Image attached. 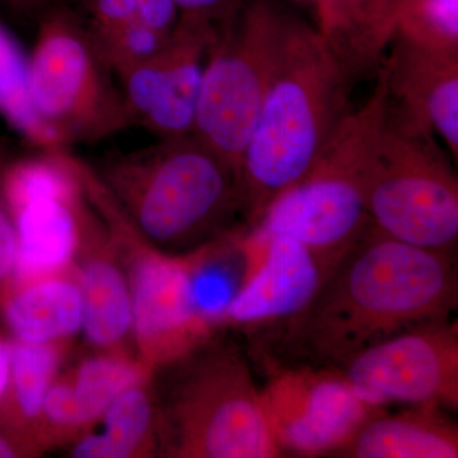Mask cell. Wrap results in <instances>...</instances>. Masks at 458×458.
I'll return each mask as SVG.
<instances>
[{"label":"cell","mask_w":458,"mask_h":458,"mask_svg":"<svg viewBox=\"0 0 458 458\" xmlns=\"http://www.w3.org/2000/svg\"><path fill=\"white\" fill-rule=\"evenodd\" d=\"M84 185L117 241L131 283L132 343L155 373L216 334L192 300L185 254L161 251L143 240L120 212L93 165L84 164Z\"/></svg>","instance_id":"9c48e42d"},{"label":"cell","mask_w":458,"mask_h":458,"mask_svg":"<svg viewBox=\"0 0 458 458\" xmlns=\"http://www.w3.org/2000/svg\"><path fill=\"white\" fill-rule=\"evenodd\" d=\"M0 318L14 342L71 344L83 328V295L75 264L41 278L12 280L0 294Z\"/></svg>","instance_id":"2e32d148"},{"label":"cell","mask_w":458,"mask_h":458,"mask_svg":"<svg viewBox=\"0 0 458 458\" xmlns=\"http://www.w3.org/2000/svg\"><path fill=\"white\" fill-rule=\"evenodd\" d=\"M2 2L14 11L31 13V12L47 11L54 5L64 4L65 0H2Z\"/></svg>","instance_id":"4dcf8cb0"},{"label":"cell","mask_w":458,"mask_h":458,"mask_svg":"<svg viewBox=\"0 0 458 458\" xmlns=\"http://www.w3.org/2000/svg\"><path fill=\"white\" fill-rule=\"evenodd\" d=\"M181 18L179 5L174 0H138L137 21L149 29L171 35Z\"/></svg>","instance_id":"83f0119b"},{"label":"cell","mask_w":458,"mask_h":458,"mask_svg":"<svg viewBox=\"0 0 458 458\" xmlns=\"http://www.w3.org/2000/svg\"><path fill=\"white\" fill-rule=\"evenodd\" d=\"M358 179L377 229L409 245L457 258L456 172L436 135L396 106L386 86Z\"/></svg>","instance_id":"5b68a950"},{"label":"cell","mask_w":458,"mask_h":458,"mask_svg":"<svg viewBox=\"0 0 458 458\" xmlns=\"http://www.w3.org/2000/svg\"><path fill=\"white\" fill-rule=\"evenodd\" d=\"M218 27L181 14L161 50L114 75L132 126L157 140L194 134L205 64Z\"/></svg>","instance_id":"7c38bea8"},{"label":"cell","mask_w":458,"mask_h":458,"mask_svg":"<svg viewBox=\"0 0 458 458\" xmlns=\"http://www.w3.org/2000/svg\"><path fill=\"white\" fill-rule=\"evenodd\" d=\"M9 369H11V339L0 330V399L7 387Z\"/></svg>","instance_id":"1f68e13d"},{"label":"cell","mask_w":458,"mask_h":458,"mask_svg":"<svg viewBox=\"0 0 458 458\" xmlns=\"http://www.w3.org/2000/svg\"><path fill=\"white\" fill-rule=\"evenodd\" d=\"M93 168L137 233L167 254H188L246 225L237 171L197 134L114 153Z\"/></svg>","instance_id":"7a4b0ae2"},{"label":"cell","mask_w":458,"mask_h":458,"mask_svg":"<svg viewBox=\"0 0 458 458\" xmlns=\"http://www.w3.org/2000/svg\"><path fill=\"white\" fill-rule=\"evenodd\" d=\"M138 0H83V20L92 32L137 21Z\"/></svg>","instance_id":"d4e9b609"},{"label":"cell","mask_w":458,"mask_h":458,"mask_svg":"<svg viewBox=\"0 0 458 458\" xmlns=\"http://www.w3.org/2000/svg\"><path fill=\"white\" fill-rule=\"evenodd\" d=\"M0 120L32 150H65L38 119L30 89L29 53L0 18Z\"/></svg>","instance_id":"ffe728a7"},{"label":"cell","mask_w":458,"mask_h":458,"mask_svg":"<svg viewBox=\"0 0 458 458\" xmlns=\"http://www.w3.org/2000/svg\"><path fill=\"white\" fill-rule=\"evenodd\" d=\"M3 162H0L2 171ZM18 236L16 223L11 212L0 179V294L12 282L16 270Z\"/></svg>","instance_id":"484cf974"},{"label":"cell","mask_w":458,"mask_h":458,"mask_svg":"<svg viewBox=\"0 0 458 458\" xmlns=\"http://www.w3.org/2000/svg\"><path fill=\"white\" fill-rule=\"evenodd\" d=\"M75 267L82 289V331L87 342L95 352L135 354L128 270L122 250L96 205Z\"/></svg>","instance_id":"5bb4252c"},{"label":"cell","mask_w":458,"mask_h":458,"mask_svg":"<svg viewBox=\"0 0 458 458\" xmlns=\"http://www.w3.org/2000/svg\"><path fill=\"white\" fill-rule=\"evenodd\" d=\"M183 16L201 18L221 26L236 16L245 0H174Z\"/></svg>","instance_id":"f1b7e54d"},{"label":"cell","mask_w":458,"mask_h":458,"mask_svg":"<svg viewBox=\"0 0 458 458\" xmlns=\"http://www.w3.org/2000/svg\"><path fill=\"white\" fill-rule=\"evenodd\" d=\"M330 457L457 458L458 426L450 411L434 406L387 410L367 420Z\"/></svg>","instance_id":"e0dca14e"},{"label":"cell","mask_w":458,"mask_h":458,"mask_svg":"<svg viewBox=\"0 0 458 458\" xmlns=\"http://www.w3.org/2000/svg\"><path fill=\"white\" fill-rule=\"evenodd\" d=\"M65 373L86 433L125 388L155 375L137 355L108 352H95Z\"/></svg>","instance_id":"44dd1931"},{"label":"cell","mask_w":458,"mask_h":458,"mask_svg":"<svg viewBox=\"0 0 458 458\" xmlns=\"http://www.w3.org/2000/svg\"><path fill=\"white\" fill-rule=\"evenodd\" d=\"M384 95V82L377 77L367 101L344 117L311 171L267 205L249 228L251 236L293 238L327 271L363 236L372 221L358 167Z\"/></svg>","instance_id":"52a82bcc"},{"label":"cell","mask_w":458,"mask_h":458,"mask_svg":"<svg viewBox=\"0 0 458 458\" xmlns=\"http://www.w3.org/2000/svg\"><path fill=\"white\" fill-rule=\"evenodd\" d=\"M378 73L388 98L441 138L458 158V53L415 47L394 38Z\"/></svg>","instance_id":"9a60e30c"},{"label":"cell","mask_w":458,"mask_h":458,"mask_svg":"<svg viewBox=\"0 0 458 458\" xmlns=\"http://www.w3.org/2000/svg\"><path fill=\"white\" fill-rule=\"evenodd\" d=\"M307 2H310L311 4H313V0H307Z\"/></svg>","instance_id":"d6a6232c"},{"label":"cell","mask_w":458,"mask_h":458,"mask_svg":"<svg viewBox=\"0 0 458 458\" xmlns=\"http://www.w3.org/2000/svg\"><path fill=\"white\" fill-rule=\"evenodd\" d=\"M69 344H27L11 340V369L0 399V420L40 451L32 441L33 428L54 379L59 375Z\"/></svg>","instance_id":"d6986e66"},{"label":"cell","mask_w":458,"mask_h":458,"mask_svg":"<svg viewBox=\"0 0 458 458\" xmlns=\"http://www.w3.org/2000/svg\"><path fill=\"white\" fill-rule=\"evenodd\" d=\"M458 309L457 258L370 225L301 311L261 327L264 361L340 369L355 355Z\"/></svg>","instance_id":"6da1fadb"},{"label":"cell","mask_w":458,"mask_h":458,"mask_svg":"<svg viewBox=\"0 0 458 458\" xmlns=\"http://www.w3.org/2000/svg\"><path fill=\"white\" fill-rule=\"evenodd\" d=\"M246 238L264 252L223 311L222 327L261 328L291 318L310 302L327 274L318 256L293 238Z\"/></svg>","instance_id":"4fadbf2b"},{"label":"cell","mask_w":458,"mask_h":458,"mask_svg":"<svg viewBox=\"0 0 458 458\" xmlns=\"http://www.w3.org/2000/svg\"><path fill=\"white\" fill-rule=\"evenodd\" d=\"M318 30L352 81L378 72L369 45L373 0H313Z\"/></svg>","instance_id":"7402d4cb"},{"label":"cell","mask_w":458,"mask_h":458,"mask_svg":"<svg viewBox=\"0 0 458 458\" xmlns=\"http://www.w3.org/2000/svg\"><path fill=\"white\" fill-rule=\"evenodd\" d=\"M403 0H373L369 25V45L373 56L382 64L386 51L394 38V22Z\"/></svg>","instance_id":"4316f807"},{"label":"cell","mask_w":458,"mask_h":458,"mask_svg":"<svg viewBox=\"0 0 458 458\" xmlns=\"http://www.w3.org/2000/svg\"><path fill=\"white\" fill-rule=\"evenodd\" d=\"M352 84L318 27L294 17L241 161L247 228L311 171L351 111Z\"/></svg>","instance_id":"3957f363"},{"label":"cell","mask_w":458,"mask_h":458,"mask_svg":"<svg viewBox=\"0 0 458 458\" xmlns=\"http://www.w3.org/2000/svg\"><path fill=\"white\" fill-rule=\"evenodd\" d=\"M367 399L458 411V324L428 322L376 344L337 369Z\"/></svg>","instance_id":"8fae6325"},{"label":"cell","mask_w":458,"mask_h":458,"mask_svg":"<svg viewBox=\"0 0 458 458\" xmlns=\"http://www.w3.org/2000/svg\"><path fill=\"white\" fill-rule=\"evenodd\" d=\"M90 33L102 59L113 71L114 75L155 55L157 51L165 47L172 35H162L138 21L106 31Z\"/></svg>","instance_id":"cb8c5ba5"},{"label":"cell","mask_w":458,"mask_h":458,"mask_svg":"<svg viewBox=\"0 0 458 458\" xmlns=\"http://www.w3.org/2000/svg\"><path fill=\"white\" fill-rule=\"evenodd\" d=\"M294 17L267 0L245 3L218 27L205 64L194 134L240 165Z\"/></svg>","instance_id":"ba28073f"},{"label":"cell","mask_w":458,"mask_h":458,"mask_svg":"<svg viewBox=\"0 0 458 458\" xmlns=\"http://www.w3.org/2000/svg\"><path fill=\"white\" fill-rule=\"evenodd\" d=\"M394 38L424 49L458 53V0H403Z\"/></svg>","instance_id":"603a6c76"},{"label":"cell","mask_w":458,"mask_h":458,"mask_svg":"<svg viewBox=\"0 0 458 458\" xmlns=\"http://www.w3.org/2000/svg\"><path fill=\"white\" fill-rule=\"evenodd\" d=\"M265 366L262 406L283 456L330 457L386 410L355 390L340 370L271 361Z\"/></svg>","instance_id":"30bf717a"},{"label":"cell","mask_w":458,"mask_h":458,"mask_svg":"<svg viewBox=\"0 0 458 458\" xmlns=\"http://www.w3.org/2000/svg\"><path fill=\"white\" fill-rule=\"evenodd\" d=\"M40 457L35 448L0 420V458Z\"/></svg>","instance_id":"f546056e"},{"label":"cell","mask_w":458,"mask_h":458,"mask_svg":"<svg viewBox=\"0 0 458 458\" xmlns=\"http://www.w3.org/2000/svg\"><path fill=\"white\" fill-rule=\"evenodd\" d=\"M153 376L129 386L116 396L89 432L69 445V456L159 457L158 405Z\"/></svg>","instance_id":"ac0fdd59"},{"label":"cell","mask_w":458,"mask_h":458,"mask_svg":"<svg viewBox=\"0 0 458 458\" xmlns=\"http://www.w3.org/2000/svg\"><path fill=\"white\" fill-rule=\"evenodd\" d=\"M29 65L33 107L63 147L99 143L131 128L113 71L83 17L64 4L42 12Z\"/></svg>","instance_id":"8992f818"},{"label":"cell","mask_w":458,"mask_h":458,"mask_svg":"<svg viewBox=\"0 0 458 458\" xmlns=\"http://www.w3.org/2000/svg\"><path fill=\"white\" fill-rule=\"evenodd\" d=\"M159 457L283 456L250 361L214 334L153 376Z\"/></svg>","instance_id":"277c9868"}]
</instances>
